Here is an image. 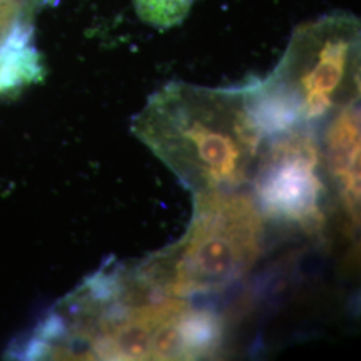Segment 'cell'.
<instances>
[{
	"instance_id": "1",
	"label": "cell",
	"mask_w": 361,
	"mask_h": 361,
	"mask_svg": "<svg viewBox=\"0 0 361 361\" xmlns=\"http://www.w3.org/2000/svg\"><path fill=\"white\" fill-rule=\"evenodd\" d=\"M224 323L185 297L157 292L135 265L106 262L61 300L25 343L28 359L201 360L217 356Z\"/></svg>"
},
{
	"instance_id": "2",
	"label": "cell",
	"mask_w": 361,
	"mask_h": 361,
	"mask_svg": "<svg viewBox=\"0 0 361 361\" xmlns=\"http://www.w3.org/2000/svg\"><path fill=\"white\" fill-rule=\"evenodd\" d=\"M131 131L193 194L237 190L253 177L268 140L246 85L170 82L150 97Z\"/></svg>"
},
{
	"instance_id": "3",
	"label": "cell",
	"mask_w": 361,
	"mask_h": 361,
	"mask_svg": "<svg viewBox=\"0 0 361 361\" xmlns=\"http://www.w3.org/2000/svg\"><path fill=\"white\" fill-rule=\"evenodd\" d=\"M360 38V22L353 13H329L297 27L271 74L246 85L268 137L312 128L359 102Z\"/></svg>"
},
{
	"instance_id": "4",
	"label": "cell",
	"mask_w": 361,
	"mask_h": 361,
	"mask_svg": "<svg viewBox=\"0 0 361 361\" xmlns=\"http://www.w3.org/2000/svg\"><path fill=\"white\" fill-rule=\"evenodd\" d=\"M264 234L265 219L253 195L238 189L195 193L185 234L135 268L162 295L188 298L217 292L255 267Z\"/></svg>"
},
{
	"instance_id": "5",
	"label": "cell",
	"mask_w": 361,
	"mask_h": 361,
	"mask_svg": "<svg viewBox=\"0 0 361 361\" xmlns=\"http://www.w3.org/2000/svg\"><path fill=\"white\" fill-rule=\"evenodd\" d=\"M253 173L256 202L264 214L307 232L324 224L322 149L310 126L268 137Z\"/></svg>"
},
{
	"instance_id": "6",
	"label": "cell",
	"mask_w": 361,
	"mask_h": 361,
	"mask_svg": "<svg viewBox=\"0 0 361 361\" xmlns=\"http://www.w3.org/2000/svg\"><path fill=\"white\" fill-rule=\"evenodd\" d=\"M328 169L335 177L349 213L356 217L360 202V111L348 104L336 111L324 135Z\"/></svg>"
},
{
	"instance_id": "7",
	"label": "cell",
	"mask_w": 361,
	"mask_h": 361,
	"mask_svg": "<svg viewBox=\"0 0 361 361\" xmlns=\"http://www.w3.org/2000/svg\"><path fill=\"white\" fill-rule=\"evenodd\" d=\"M193 0H134L140 19L155 28H171L185 20Z\"/></svg>"
}]
</instances>
